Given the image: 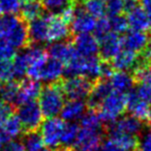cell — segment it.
I'll list each match as a JSON object with an SVG mask.
<instances>
[{"label":"cell","instance_id":"cell-12","mask_svg":"<svg viewBox=\"0 0 151 151\" xmlns=\"http://www.w3.org/2000/svg\"><path fill=\"white\" fill-rule=\"evenodd\" d=\"M69 35L68 23L62 19L58 14L49 15L48 42L63 40Z\"/></svg>","mask_w":151,"mask_h":151},{"label":"cell","instance_id":"cell-33","mask_svg":"<svg viewBox=\"0 0 151 151\" xmlns=\"http://www.w3.org/2000/svg\"><path fill=\"white\" fill-rule=\"evenodd\" d=\"M93 32H95V36L97 40H101L103 37H105L107 34H109L111 31V26H110V21L109 19H107L106 17L99 18L96 21L95 27Z\"/></svg>","mask_w":151,"mask_h":151},{"label":"cell","instance_id":"cell-45","mask_svg":"<svg viewBox=\"0 0 151 151\" xmlns=\"http://www.w3.org/2000/svg\"><path fill=\"white\" fill-rule=\"evenodd\" d=\"M147 14H148V21H149V28L151 29V7L150 9H147Z\"/></svg>","mask_w":151,"mask_h":151},{"label":"cell","instance_id":"cell-28","mask_svg":"<svg viewBox=\"0 0 151 151\" xmlns=\"http://www.w3.org/2000/svg\"><path fill=\"white\" fill-rule=\"evenodd\" d=\"M79 126L75 123H65L62 136H61L60 147L59 148L73 149V146L76 142V139L78 136Z\"/></svg>","mask_w":151,"mask_h":151},{"label":"cell","instance_id":"cell-46","mask_svg":"<svg viewBox=\"0 0 151 151\" xmlns=\"http://www.w3.org/2000/svg\"><path fill=\"white\" fill-rule=\"evenodd\" d=\"M56 151H73V149H67V148H58V149H55Z\"/></svg>","mask_w":151,"mask_h":151},{"label":"cell","instance_id":"cell-4","mask_svg":"<svg viewBox=\"0 0 151 151\" xmlns=\"http://www.w3.org/2000/svg\"><path fill=\"white\" fill-rule=\"evenodd\" d=\"M47 58V53L42 48L38 46L27 47L23 52L14 57V61L12 63L14 78H21L25 76L27 69L31 65L44 62Z\"/></svg>","mask_w":151,"mask_h":151},{"label":"cell","instance_id":"cell-13","mask_svg":"<svg viewBox=\"0 0 151 151\" xmlns=\"http://www.w3.org/2000/svg\"><path fill=\"white\" fill-rule=\"evenodd\" d=\"M71 30L77 34L91 33L96 24V20L89 15L84 9H76V13L71 20Z\"/></svg>","mask_w":151,"mask_h":151},{"label":"cell","instance_id":"cell-50","mask_svg":"<svg viewBox=\"0 0 151 151\" xmlns=\"http://www.w3.org/2000/svg\"><path fill=\"white\" fill-rule=\"evenodd\" d=\"M149 123H150V127H151V117H150V119H149Z\"/></svg>","mask_w":151,"mask_h":151},{"label":"cell","instance_id":"cell-32","mask_svg":"<svg viewBox=\"0 0 151 151\" xmlns=\"http://www.w3.org/2000/svg\"><path fill=\"white\" fill-rule=\"evenodd\" d=\"M109 21L110 26H111V31L114 32V33H124V32H126V30L128 28L127 20L122 15L112 16V17L109 18Z\"/></svg>","mask_w":151,"mask_h":151},{"label":"cell","instance_id":"cell-35","mask_svg":"<svg viewBox=\"0 0 151 151\" xmlns=\"http://www.w3.org/2000/svg\"><path fill=\"white\" fill-rule=\"evenodd\" d=\"M70 2H73L71 0H42V9H46L47 11L59 13Z\"/></svg>","mask_w":151,"mask_h":151},{"label":"cell","instance_id":"cell-22","mask_svg":"<svg viewBox=\"0 0 151 151\" xmlns=\"http://www.w3.org/2000/svg\"><path fill=\"white\" fill-rule=\"evenodd\" d=\"M126 20H127L128 27L132 28V30L145 31L147 28H149L147 11L138 4L134 5L127 11Z\"/></svg>","mask_w":151,"mask_h":151},{"label":"cell","instance_id":"cell-18","mask_svg":"<svg viewBox=\"0 0 151 151\" xmlns=\"http://www.w3.org/2000/svg\"><path fill=\"white\" fill-rule=\"evenodd\" d=\"M64 73V63L53 58H48L40 69L38 81L54 83L58 81Z\"/></svg>","mask_w":151,"mask_h":151},{"label":"cell","instance_id":"cell-14","mask_svg":"<svg viewBox=\"0 0 151 151\" xmlns=\"http://www.w3.org/2000/svg\"><path fill=\"white\" fill-rule=\"evenodd\" d=\"M122 49V38L119 34L110 32L109 34L99 40V51L103 59L112 60Z\"/></svg>","mask_w":151,"mask_h":151},{"label":"cell","instance_id":"cell-43","mask_svg":"<svg viewBox=\"0 0 151 151\" xmlns=\"http://www.w3.org/2000/svg\"><path fill=\"white\" fill-rule=\"evenodd\" d=\"M3 151H25L23 142L20 141H9L6 143Z\"/></svg>","mask_w":151,"mask_h":151},{"label":"cell","instance_id":"cell-6","mask_svg":"<svg viewBox=\"0 0 151 151\" xmlns=\"http://www.w3.org/2000/svg\"><path fill=\"white\" fill-rule=\"evenodd\" d=\"M91 80L81 76H70L60 85L63 93L69 99L83 101L87 99L92 88Z\"/></svg>","mask_w":151,"mask_h":151},{"label":"cell","instance_id":"cell-19","mask_svg":"<svg viewBox=\"0 0 151 151\" xmlns=\"http://www.w3.org/2000/svg\"><path fill=\"white\" fill-rule=\"evenodd\" d=\"M112 88L110 86L107 79H99L95 84L92 85L91 91L88 95V107L91 110H96L101 104V101L112 92Z\"/></svg>","mask_w":151,"mask_h":151},{"label":"cell","instance_id":"cell-40","mask_svg":"<svg viewBox=\"0 0 151 151\" xmlns=\"http://www.w3.org/2000/svg\"><path fill=\"white\" fill-rule=\"evenodd\" d=\"M99 151H127V150H125L123 147H121L119 144H117L112 139L108 138V140L105 141L101 145Z\"/></svg>","mask_w":151,"mask_h":151},{"label":"cell","instance_id":"cell-47","mask_svg":"<svg viewBox=\"0 0 151 151\" xmlns=\"http://www.w3.org/2000/svg\"><path fill=\"white\" fill-rule=\"evenodd\" d=\"M40 151H51V150H50V148H49V147H48V148H47V147H44V148H42Z\"/></svg>","mask_w":151,"mask_h":151},{"label":"cell","instance_id":"cell-24","mask_svg":"<svg viewBox=\"0 0 151 151\" xmlns=\"http://www.w3.org/2000/svg\"><path fill=\"white\" fill-rule=\"evenodd\" d=\"M139 63V58L137 53L129 50H120V52L112 59V67L116 70L127 71L132 68H134Z\"/></svg>","mask_w":151,"mask_h":151},{"label":"cell","instance_id":"cell-8","mask_svg":"<svg viewBox=\"0 0 151 151\" xmlns=\"http://www.w3.org/2000/svg\"><path fill=\"white\" fill-rule=\"evenodd\" d=\"M101 129L79 126L78 136L73 146V151H99L101 145Z\"/></svg>","mask_w":151,"mask_h":151},{"label":"cell","instance_id":"cell-17","mask_svg":"<svg viewBox=\"0 0 151 151\" xmlns=\"http://www.w3.org/2000/svg\"><path fill=\"white\" fill-rule=\"evenodd\" d=\"M108 82L112 90L120 93H127L132 90L134 83V78L127 71L116 70L108 77Z\"/></svg>","mask_w":151,"mask_h":151},{"label":"cell","instance_id":"cell-5","mask_svg":"<svg viewBox=\"0 0 151 151\" xmlns=\"http://www.w3.org/2000/svg\"><path fill=\"white\" fill-rule=\"evenodd\" d=\"M17 117L21 122L22 132L25 134L38 129L42 122L44 115L38 104L33 101L20 105Z\"/></svg>","mask_w":151,"mask_h":151},{"label":"cell","instance_id":"cell-41","mask_svg":"<svg viewBox=\"0 0 151 151\" xmlns=\"http://www.w3.org/2000/svg\"><path fill=\"white\" fill-rule=\"evenodd\" d=\"M11 115H13L12 105L3 101H0V123L4 121L5 119H7Z\"/></svg>","mask_w":151,"mask_h":151},{"label":"cell","instance_id":"cell-9","mask_svg":"<svg viewBox=\"0 0 151 151\" xmlns=\"http://www.w3.org/2000/svg\"><path fill=\"white\" fill-rule=\"evenodd\" d=\"M77 54L84 57H92L99 51V40L91 33L77 34L73 42Z\"/></svg>","mask_w":151,"mask_h":151},{"label":"cell","instance_id":"cell-27","mask_svg":"<svg viewBox=\"0 0 151 151\" xmlns=\"http://www.w3.org/2000/svg\"><path fill=\"white\" fill-rule=\"evenodd\" d=\"M18 94H19V83L16 81H7L0 87L1 101L12 106L17 105Z\"/></svg>","mask_w":151,"mask_h":151},{"label":"cell","instance_id":"cell-37","mask_svg":"<svg viewBox=\"0 0 151 151\" xmlns=\"http://www.w3.org/2000/svg\"><path fill=\"white\" fill-rule=\"evenodd\" d=\"M106 9L110 17L121 15L122 12L125 11L124 2L122 0H106Z\"/></svg>","mask_w":151,"mask_h":151},{"label":"cell","instance_id":"cell-51","mask_svg":"<svg viewBox=\"0 0 151 151\" xmlns=\"http://www.w3.org/2000/svg\"><path fill=\"white\" fill-rule=\"evenodd\" d=\"M84 1H86V0H84Z\"/></svg>","mask_w":151,"mask_h":151},{"label":"cell","instance_id":"cell-44","mask_svg":"<svg viewBox=\"0 0 151 151\" xmlns=\"http://www.w3.org/2000/svg\"><path fill=\"white\" fill-rule=\"evenodd\" d=\"M144 55H143V61L147 64L151 65V42H149V45L146 47L144 51Z\"/></svg>","mask_w":151,"mask_h":151},{"label":"cell","instance_id":"cell-38","mask_svg":"<svg viewBox=\"0 0 151 151\" xmlns=\"http://www.w3.org/2000/svg\"><path fill=\"white\" fill-rule=\"evenodd\" d=\"M14 78L12 63L9 61H0V84L11 81Z\"/></svg>","mask_w":151,"mask_h":151},{"label":"cell","instance_id":"cell-25","mask_svg":"<svg viewBox=\"0 0 151 151\" xmlns=\"http://www.w3.org/2000/svg\"><path fill=\"white\" fill-rule=\"evenodd\" d=\"M86 111V104L83 101L78 99H69V101L64 103L60 111L61 119L66 122L80 119Z\"/></svg>","mask_w":151,"mask_h":151},{"label":"cell","instance_id":"cell-10","mask_svg":"<svg viewBox=\"0 0 151 151\" xmlns=\"http://www.w3.org/2000/svg\"><path fill=\"white\" fill-rule=\"evenodd\" d=\"M126 109L130 115L142 122L149 121L151 117V106L142 101L134 91L126 94Z\"/></svg>","mask_w":151,"mask_h":151},{"label":"cell","instance_id":"cell-39","mask_svg":"<svg viewBox=\"0 0 151 151\" xmlns=\"http://www.w3.org/2000/svg\"><path fill=\"white\" fill-rule=\"evenodd\" d=\"M136 93L142 101H144L145 103L151 106V85L140 83Z\"/></svg>","mask_w":151,"mask_h":151},{"label":"cell","instance_id":"cell-15","mask_svg":"<svg viewBox=\"0 0 151 151\" xmlns=\"http://www.w3.org/2000/svg\"><path fill=\"white\" fill-rule=\"evenodd\" d=\"M48 26H49V15L40 16L36 19L29 22L28 34L29 40L36 44L48 42Z\"/></svg>","mask_w":151,"mask_h":151},{"label":"cell","instance_id":"cell-3","mask_svg":"<svg viewBox=\"0 0 151 151\" xmlns=\"http://www.w3.org/2000/svg\"><path fill=\"white\" fill-rule=\"evenodd\" d=\"M96 110L101 121L112 123L117 120L126 110V94L112 91L101 101Z\"/></svg>","mask_w":151,"mask_h":151},{"label":"cell","instance_id":"cell-42","mask_svg":"<svg viewBox=\"0 0 151 151\" xmlns=\"http://www.w3.org/2000/svg\"><path fill=\"white\" fill-rule=\"evenodd\" d=\"M136 151H151V132L146 134L141 141H139Z\"/></svg>","mask_w":151,"mask_h":151},{"label":"cell","instance_id":"cell-23","mask_svg":"<svg viewBox=\"0 0 151 151\" xmlns=\"http://www.w3.org/2000/svg\"><path fill=\"white\" fill-rule=\"evenodd\" d=\"M22 132V125L17 115H11L0 123V141L7 143L17 138Z\"/></svg>","mask_w":151,"mask_h":151},{"label":"cell","instance_id":"cell-20","mask_svg":"<svg viewBox=\"0 0 151 151\" xmlns=\"http://www.w3.org/2000/svg\"><path fill=\"white\" fill-rule=\"evenodd\" d=\"M42 91V86L38 81L27 79L22 83H19V94H18L17 105L33 101L40 96Z\"/></svg>","mask_w":151,"mask_h":151},{"label":"cell","instance_id":"cell-29","mask_svg":"<svg viewBox=\"0 0 151 151\" xmlns=\"http://www.w3.org/2000/svg\"><path fill=\"white\" fill-rule=\"evenodd\" d=\"M20 11L22 14V18L25 21L30 22L42 16V5L37 1H30V2H25V4L21 5Z\"/></svg>","mask_w":151,"mask_h":151},{"label":"cell","instance_id":"cell-36","mask_svg":"<svg viewBox=\"0 0 151 151\" xmlns=\"http://www.w3.org/2000/svg\"><path fill=\"white\" fill-rule=\"evenodd\" d=\"M16 56V49L6 40H0V61H11Z\"/></svg>","mask_w":151,"mask_h":151},{"label":"cell","instance_id":"cell-34","mask_svg":"<svg viewBox=\"0 0 151 151\" xmlns=\"http://www.w3.org/2000/svg\"><path fill=\"white\" fill-rule=\"evenodd\" d=\"M21 5V0H0V15L17 13Z\"/></svg>","mask_w":151,"mask_h":151},{"label":"cell","instance_id":"cell-7","mask_svg":"<svg viewBox=\"0 0 151 151\" xmlns=\"http://www.w3.org/2000/svg\"><path fill=\"white\" fill-rule=\"evenodd\" d=\"M66 122L58 117L47 118L46 121L42 122L40 136L45 145L50 148L58 149L60 147L61 136Z\"/></svg>","mask_w":151,"mask_h":151},{"label":"cell","instance_id":"cell-21","mask_svg":"<svg viewBox=\"0 0 151 151\" xmlns=\"http://www.w3.org/2000/svg\"><path fill=\"white\" fill-rule=\"evenodd\" d=\"M48 55L50 58L58 60L62 63H67L77 55L73 44L63 42H55L48 48Z\"/></svg>","mask_w":151,"mask_h":151},{"label":"cell","instance_id":"cell-2","mask_svg":"<svg viewBox=\"0 0 151 151\" xmlns=\"http://www.w3.org/2000/svg\"><path fill=\"white\" fill-rule=\"evenodd\" d=\"M64 93L61 86L58 84H50L42 89L38 96V106H40L44 117H55L64 105Z\"/></svg>","mask_w":151,"mask_h":151},{"label":"cell","instance_id":"cell-26","mask_svg":"<svg viewBox=\"0 0 151 151\" xmlns=\"http://www.w3.org/2000/svg\"><path fill=\"white\" fill-rule=\"evenodd\" d=\"M23 22V20L15 14L0 15V40L7 42Z\"/></svg>","mask_w":151,"mask_h":151},{"label":"cell","instance_id":"cell-16","mask_svg":"<svg viewBox=\"0 0 151 151\" xmlns=\"http://www.w3.org/2000/svg\"><path fill=\"white\" fill-rule=\"evenodd\" d=\"M149 42L148 34L140 30H132L122 37V47L134 53L143 52Z\"/></svg>","mask_w":151,"mask_h":151},{"label":"cell","instance_id":"cell-11","mask_svg":"<svg viewBox=\"0 0 151 151\" xmlns=\"http://www.w3.org/2000/svg\"><path fill=\"white\" fill-rule=\"evenodd\" d=\"M143 127V122L134 118V116H124L118 118L110 125V132L116 134H128V136H136L140 134Z\"/></svg>","mask_w":151,"mask_h":151},{"label":"cell","instance_id":"cell-49","mask_svg":"<svg viewBox=\"0 0 151 151\" xmlns=\"http://www.w3.org/2000/svg\"><path fill=\"white\" fill-rule=\"evenodd\" d=\"M1 147H2V142L0 141V151H1Z\"/></svg>","mask_w":151,"mask_h":151},{"label":"cell","instance_id":"cell-30","mask_svg":"<svg viewBox=\"0 0 151 151\" xmlns=\"http://www.w3.org/2000/svg\"><path fill=\"white\" fill-rule=\"evenodd\" d=\"M84 9L95 19L105 17L107 13L106 0H86L84 4Z\"/></svg>","mask_w":151,"mask_h":151},{"label":"cell","instance_id":"cell-31","mask_svg":"<svg viewBox=\"0 0 151 151\" xmlns=\"http://www.w3.org/2000/svg\"><path fill=\"white\" fill-rule=\"evenodd\" d=\"M23 144L25 147V151H40V149L45 147L42 138L40 134L37 132V130L25 134Z\"/></svg>","mask_w":151,"mask_h":151},{"label":"cell","instance_id":"cell-1","mask_svg":"<svg viewBox=\"0 0 151 151\" xmlns=\"http://www.w3.org/2000/svg\"><path fill=\"white\" fill-rule=\"evenodd\" d=\"M64 73L67 76H81L89 80L95 79H108L112 73L111 66L101 62L95 56L84 57L76 55L73 59L66 63L64 67Z\"/></svg>","mask_w":151,"mask_h":151},{"label":"cell","instance_id":"cell-48","mask_svg":"<svg viewBox=\"0 0 151 151\" xmlns=\"http://www.w3.org/2000/svg\"><path fill=\"white\" fill-rule=\"evenodd\" d=\"M21 1H25V2H30V1H37V0H21Z\"/></svg>","mask_w":151,"mask_h":151}]
</instances>
